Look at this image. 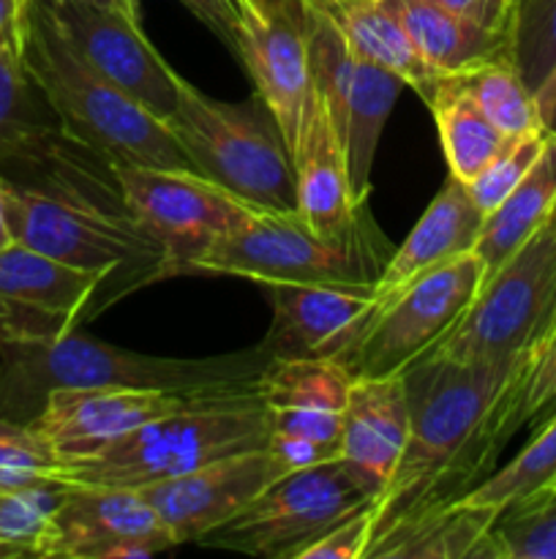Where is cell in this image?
Masks as SVG:
<instances>
[{"instance_id": "6da1fadb", "label": "cell", "mask_w": 556, "mask_h": 559, "mask_svg": "<svg viewBox=\"0 0 556 559\" xmlns=\"http://www.w3.org/2000/svg\"><path fill=\"white\" fill-rule=\"evenodd\" d=\"M527 353L488 364L420 358L403 371L409 437L396 469L371 506V544L450 508L483 484L518 431L516 382Z\"/></svg>"}, {"instance_id": "7a4b0ae2", "label": "cell", "mask_w": 556, "mask_h": 559, "mask_svg": "<svg viewBox=\"0 0 556 559\" xmlns=\"http://www.w3.org/2000/svg\"><path fill=\"white\" fill-rule=\"evenodd\" d=\"M270 355L262 344L216 358H158L96 342L80 328L52 342L0 344V415L31 424L55 388H140V391L229 396L254 391Z\"/></svg>"}, {"instance_id": "3957f363", "label": "cell", "mask_w": 556, "mask_h": 559, "mask_svg": "<svg viewBox=\"0 0 556 559\" xmlns=\"http://www.w3.org/2000/svg\"><path fill=\"white\" fill-rule=\"evenodd\" d=\"M22 69L60 123L118 167L194 169L164 120L80 58L44 0L27 3Z\"/></svg>"}, {"instance_id": "277c9868", "label": "cell", "mask_w": 556, "mask_h": 559, "mask_svg": "<svg viewBox=\"0 0 556 559\" xmlns=\"http://www.w3.org/2000/svg\"><path fill=\"white\" fill-rule=\"evenodd\" d=\"M267 437L270 415L254 388L161 415L87 456L63 462L58 484L145 489L223 456L265 448Z\"/></svg>"}, {"instance_id": "5b68a950", "label": "cell", "mask_w": 556, "mask_h": 559, "mask_svg": "<svg viewBox=\"0 0 556 559\" xmlns=\"http://www.w3.org/2000/svg\"><path fill=\"white\" fill-rule=\"evenodd\" d=\"M194 173L254 207L298 213L292 147L259 96L218 102L178 82V104L164 120Z\"/></svg>"}, {"instance_id": "8992f818", "label": "cell", "mask_w": 556, "mask_h": 559, "mask_svg": "<svg viewBox=\"0 0 556 559\" xmlns=\"http://www.w3.org/2000/svg\"><path fill=\"white\" fill-rule=\"evenodd\" d=\"M390 254L368 207L343 235L316 233L298 213L254 207L238 227L202 251L189 273L249 278L262 287L278 282L374 284Z\"/></svg>"}, {"instance_id": "52a82bcc", "label": "cell", "mask_w": 556, "mask_h": 559, "mask_svg": "<svg viewBox=\"0 0 556 559\" xmlns=\"http://www.w3.org/2000/svg\"><path fill=\"white\" fill-rule=\"evenodd\" d=\"M5 207L16 243L104 276L107 306L120 295L172 276L164 246L129 211L65 200L9 178Z\"/></svg>"}, {"instance_id": "ba28073f", "label": "cell", "mask_w": 556, "mask_h": 559, "mask_svg": "<svg viewBox=\"0 0 556 559\" xmlns=\"http://www.w3.org/2000/svg\"><path fill=\"white\" fill-rule=\"evenodd\" d=\"M556 322V205L532 238L483 282L456 325L423 358L488 364L532 353ZM418 364V360H414Z\"/></svg>"}, {"instance_id": "9c48e42d", "label": "cell", "mask_w": 556, "mask_h": 559, "mask_svg": "<svg viewBox=\"0 0 556 559\" xmlns=\"http://www.w3.org/2000/svg\"><path fill=\"white\" fill-rule=\"evenodd\" d=\"M483 282L485 265L474 251L420 273L396 293L376 298L333 360L354 380L403 374L456 325Z\"/></svg>"}, {"instance_id": "30bf717a", "label": "cell", "mask_w": 556, "mask_h": 559, "mask_svg": "<svg viewBox=\"0 0 556 559\" xmlns=\"http://www.w3.org/2000/svg\"><path fill=\"white\" fill-rule=\"evenodd\" d=\"M382 484L347 459L316 464L278 478L245 511L210 530L200 546L240 555L298 559L327 530L374 506Z\"/></svg>"}, {"instance_id": "8fae6325", "label": "cell", "mask_w": 556, "mask_h": 559, "mask_svg": "<svg viewBox=\"0 0 556 559\" xmlns=\"http://www.w3.org/2000/svg\"><path fill=\"white\" fill-rule=\"evenodd\" d=\"M114 173L125 211L164 246L172 276H185L202 251L254 211L194 169L118 167Z\"/></svg>"}, {"instance_id": "7c38bea8", "label": "cell", "mask_w": 556, "mask_h": 559, "mask_svg": "<svg viewBox=\"0 0 556 559\" xmlns=\"http://www.w3.org/2000/svg\"><path fill=\"white\" fill-rule=\"evenodd\" d=\"M104 276L11 243L0 251V344L52 342L107 309Z\"/></svg>"}, {"instance_id": "4fadbf2b", "label": "cell", "mask_w": 556, "mask_h": 559, "mask_svg": "<svg viewBox=\"0 0 556 559\" xmlns=\"http://www.w3.org/2000/svg\"><path fill=\"white\" fill-rule=\"evenodd\" d=\"M65 41L80 52L93 71L134 98L140 107L167 120L178 104V82L172 66L156 52L142 33L140 14L82 0H44Z\"/></svg>"}, {"instance_id": "5bb4252c", "label": "cell", "mask_w": 556, "mask_h": 559, "mask_svg": "<svg viewBox=\"0 0 556 559\" xmlns=\"http://www.w3.org/2000/svg\"><path fill=\"white\" fill-rule=\"evenodd\" d=\"M174 549L161 519L136 489L63 486L44 559H147Z\"/></svg>"}, {"instance_id": "9a60e30c", "label": "cell", "mask_w": 556, "mask_h": 559, "mask_svg": "<svg viewBox=\"0 0 556 559\" xmlns=\"http://www.w3.org/2000/svg\"><path fill=\"white\" fill-rule=\"evenodd\" d=\"M234 55L292 147L311 87L303 0H234Z\"/></svg>"}, {"instance_id": "2e32d148", "label": "cell", "mask_w": 556, "mask_h": 559, "mask_svg": "<svg viewBox=\"0 0 556 559\" xmlns=\"http://www.w3.org/2000/svg\"><path fill=\"white\" fill-rule=\"evenodd\" d=\"M287 469L265 448L234 453L178 478L136 489L161 519L174 546L200 544L210 530L221 527L270 489Z\"/></svg>"}, {"instance_id": "e0dca14e", "label": "cell", "mask_w": 556, "mask_h": 559, "mask_svg": "<svg viewBox=\"0 0 556 559\" xmlns=\"http://www.w3.org/2000/svg\"><path fill=\"white\" fill-rule=\"evenodd\" d=\"M207 399L221 396H189L140 388H55L27 426L63 464L87 456L161 415L194 407Z\"/></svg>"}, {"instance_id": "ac0fdd59", "label": "cell", "mask_w": 556, "mask_h": 559, "mask_svg": "<svg viewBox=\"0 0 556 559\" xmlns=\"http://www.w3.org/2000/svg\"><path fill=\"white\" fill-rule=\"evenodd\" d=\"M273 322L262 347L270 358H333L374 304V284L278 282L267 284Z\"/></svg>"}, {"instance_id": "d6986e66", "label": "cell", "mask_w": 556, "mask_h": 559, "mask_svg": "<svg viewBox=\"0 0 556 559\" xmlns=\"http://www.w3.org/2000/svg\"><path fill=\"white\" fill-rule=\"evenodd\" d=\"M298 216L322 235H343L363 216L349 183L347 147L319 87L311 82L292 142Z\"/></svg>"}, {"instance_id": "ffe728a7", "label": "cell", "mask_w": 556, "mask_h": 559, "mask_svg": "<svg viewBox=\"0 0 556 559\" xmlns=\"http://www.w3.org/2000/svg\"><path fill=\"white\" fill-rule=\"evenodd\" d=\"M483 222V211L469 197L467 183L450 175L407 240L392 249L385 271L374 282V300L396 293L420 273H428L467 251H474Z\"/></svg>"}, {"instance_id": "44dd1931", "label": "cell", "mask_w": 556, "mask_h": 559, "mask_svg": "<svg viewBox=\"0 0 556 559\" xmlns=\"http://www.w3.org/2000/svg\"><path fill=\"white\" fill-rule=\"evenodd\" d=\"M409 437L407 377H360L341 413V459L379 480L396 469Z\"/></svg>"}, {"instance_id": "7402d4cb", "label": "cell", "mask_w": 556, "mask_h": 559, "mask_svg": "<svg viewBox=\"0 0 556 559\" xmlns=\"http://www.w3.org/2000/svg\"><path fill=\"white\" fill-rule=\"evenodd\" d=\"M436 76L456 74L505 52V38L480 22L442 9L434 0H385Z\"/></svg>"}, {"instance_id": "603a6c76", "label": "cell", "mask_w": 556, "mask_h": 559, "mask_svg": "<svg viewBox=\"0 0 556 559\" xmlns=\"http://www.w3.org/2000/svg\"><path fill=\"white\" fill-rule=\"evenodd\" d=\"M556 205V134H548L543 153L521 183L485 216L474 254L483 260L485 278L516 254Z\"/></svg>"}, {"instance_id": "cb8c5ba5", "label": "cell", "mask_w": 556, "mask_h": 559, "mask_svg": "<svg viewBox=\"0 0 556 559\" xmlns=\"http://www.w3.org/2000/svg\"><path fill=\"white\" fill-rule=\"evenodd\" d=\"M401 91V76L371 63V60L358 58L347 107H343L341 123H338L343 147H347L349 183H352V194L358 202L368 200L371 169H374L376 151H379L382 131H385L387 118H390Z\"/></svg>"}, {"instance_id": "d4e9b609", "label": "cell", "mask_w": 556, "mask_h": 559, "mask_svg": "<svg viewBox=\"0 0 556 559\" xmlns=\"http://www.w3.org/2000/svg\"><path fill=\"white\" fill-rule=\"evenodd\" d=\"M496 516L452 502L450 508L382 535L365 559H494L491 530Z\"/></svg>"}, {"instance_id": "484cf974", "label": "cell", "mask_w": 556, "mask_h": 559, "mask_svg": "<svg viewBox=\"0 0 556 559\" xmlns=\"http://www.w3.org/2000/svg\"><path fill=\"white\" fill-rule=\"evenodd\" d=\"M532 431L529 445L507 467L494 469L458 502L491 513L499 522L501 516L532 511L556 497V413Z\"/></svg>"}, {"instance_id": "4316f807", "label": "cell", "mask_w": 556, "mask_h": 559, "mask_svg": "<svg viewBox=\"0 0 556 559\" xmlns=\"http://www.w3.org/2000/svg\"><path fill=\"white\" fill-rule=\"evenodd\" d=\"M330 9L336 20L341 22L343 33H347L358 58L371 60V63L392 71L423 102L428 98L436 74L420 58L407 27L401 25L396 11L385 0H352V3L330 5Z\"/></svg>"}, {"instance_id": "83f0119b", "label": "cell", "mask_w": 556, "mask_h": 559, "mask_svg": "<svg viewBox=\"0 0 556 559\" xmlns=\"http://www.w3.org/2000/svg\"><path fill=\"white\" fill-rule=\"evenodd\" d=\"M425 107L436 120L450 175H456L463 183H469L510 140L480 112L458 74L436 76L428 98H425Z\"/></svg>"}, {"instance_id": "f1b7e54d", "label": "cell", "mask_w": 556, "mask_h": 559, "mask_svg": "<svg viewBox=\"0 0 556 559\" xmlns=\"http://www.w3.org/2000/svg\"><path fill=\"white\" fill-rule=\"evenodd\" d=\"M20 55L0 49V173L36 156L63 131L58 115L33 102Z\"/></svg>"}, {"instance_id": "f546056e", "label": "cell", "mask_w": 556, "mask_h": 559, "mask_svg": "<svg viewBox=\"0 0 556 559\" xmlns=\"http://www.w3.org/2000/svg\"><path fill=\"white\" fill-rule=\"evenodd\" d=\"M354 377L333 358H270L256 380L267 409H333L343 413Z\"/></svg>"}, {"instance_id": "4dcf8cb0", "label": "cell", "mask_w": 556, "mask_h": 559, "mask_svg": "<svg viewBox=\"0 0 556 559\" xmlns=\"http://www.w3.org/2000/svg\"><path fill=\"white\" fill-rule=\"evenodd\" d=\"M461 85L480 107V112L494 123L505 136H521L540 126L534 93L516 71L507 55H494L469 69L456 71Z\"/></svg>"}, {"instance_id": "1f68e13d", "label": "cell", "mask_w": 556, "mask_h": 559, "mask_svg": "<svg viewBox=\"0 0 556 559\" xmlns=\"http://www.w3.org/2000/svg\"><path fill=\"white\" fill-rule=\"evenodd\" d=\"M505 52L529 91H537L556 66V0H510Z\"/></svg>"}, {"instance_id": "d6a6232c", "label": "cell", "mask_w": 556, "mask_h": 559, "mask_svg": "<svg viewBox=\"0 0 556 559\" xmlns=\"http://www.w3.org/2000/svg\"><path fill=\"white\" fill-rule=\"evenodd\" d=\"M63 484L0 489V559L38 557Z\"/></svg>"}, {"instance_id": "836d02e7", "label": "cell", "mask_w": 556, "mask_h": 559, "mask_svg": "<svg viewBox=\"0 0 556 559\" xmlns=\"http://www.w3.org/2000/svg\"><path fill=\"white\" fill-rule=\"evenodd\" d=\"M545 140H548V131L537 129L529 131V134L510 136L505 142L499 153L474 175L467 183L469 197L474 200V205L483 211V216H488L512 189L523 180V175L534 167L537 156L543 153Z\"/></svg>"}, {"instance_id": "e575fe53", "label": "cell", "mask_w": 556, "mask_h": 559, "mask_svg": "<svg viewBox=\"0 0 556 559\" xmlns=\"http://www.w3.org/2000/svg\"><path fill=\"white\" fill-rule=\"evenodd\" d=\"M60 462L27 424L0 415V486L58 484Z\"/></svg>"}, {"instance_id": "d590c367", "label": "cell", "mask_w": 556, "mask_h": 559, "mask_svg": "<svg viewBox=\"0 0 556 559\" xmlns=\"http://www.w3.org/2000/svg\"><path fill=\"white\" fill-rule=\"evenodd\" d=\"M494 559H556V497L532 511L501 516L491 530Z\"/></svg>"}, {"instance_id": "8d00e7d4", "label": "cell", "mask_w": 556, "mask_h": 559, "mask_svg": "<svg viewBox=\"0 0 556 559\" xmlns=\"http://www.w3.org/2000/svg\"><path fill=\"white\" fill-rule=\"evenodd\" d=\"M556 413V338L548 347L529 355L516 385V420L518 429H537L545 418Z\"/></svg>"}, {"instance_id": "74e56055", "label": "cell", "mask_w": 556, "mask_h": 559, "mask_svg": "<svg viewBox=\"0 0 556 559\" xmlns=\"http://www.w3.org/2000/svg\"><path fill=\"white\" fill-rule=\"evenodd\" d=\"M371 535H374V516L368 506L327 530L319 540L305 546L298 559H365Z\"/></svg>"}, {"instance_id": "f35d334b", "label": "cell", "mask_w": 556, "mask_h": 559, "mask_svg": "<svg viewBox=\"0 0 556 559\" xmlns=\"http://www.w3.org/2000/svg\"><path fill=\"white\" fill-rule=\"evenodd\" d=\"M270 431L341 448V413L333 409H267Z\"/></svg>"}, {"instance_id": "ab89813d", "label": "cell", "mask_w": 556, "mask_h": 559, "mask_svg": "<svg viewBox=\"0 0 556 559\" xmlns=\"http://www.w3.org/2000/svg\"><path fill=\"white\" fill-rule=\"evenodd\" d=\"M267 451L278 459V464L287 469V475L341 456V448L338 445H322V442L303 440V437L292 435H276V431H270V437H267Z\"/></svg>"}, {"instance_id": "60d3db41", "label": "cell", "mask_w": 556, "mask_h": 559, "mask_svg": "<svg viewBox=\"0 0 556 559\" xmlns=\"http://www.w3.org/2000/svg\"><path fill=\"white\" fill-rule=\"evenodd\" d=\"M213 36L234 52V27H238V5L234 0H180Z\"/></svg>"}, {"instance_id": "b9f144b4", "label": "cell", "mask_w": 556, "mask_h": 559, "mask_svg": "<svg viewBox=\"0 0 556 559\" xmlns=\"http://www.w3.org/2000/svg\"><path fill=\"white\" fill-rule=\"evenodd\" d=\"M31 0H0V49L22 55Z\"/></svg>"}, {"instance_id": "7bdbcfd3", "label": "cell", "mask_w": 556, "mask_h": 559, "mask_svg": "<svg viewBox=\"0 0 556 559\" xmlns=\"http://www.w3.org/2000/svg\"><path fill=\"white\" fill-rule=\"evenodd\" d=\"M534 104H537L540 126L548 134H556V66L551 69V74L545 76L543 85L534 91Z\"/></svg>"}, {"instance_id": "ee69618b", "label": "cell", "mask_w": 556, "mask_h": 559, "mask_svg": "<svg viewBox=\"0 0 556 559\" xmlns=\"http://www.w3.org/2000/svg\"><path fill=\"white\" fill-rule=\"evenodd\" d=\"M434 3H439L442 9L452 11V14L458 16H467V20H474L480 22V25L488 27V31H494L488 16V0H434Z\"/></svg>"}, {"instance_id": "f6af8a7d", "label": "cell", "mask_w": 556, "mask_h": 559, "mask_svg": "<svg viewBox=\"0 0 556 559\" xmlns=\"http://www.w3.org/2000/svg\"><path fill=\"white\" fill-rule=\"evenodd\" d=\"M14 243V235H11V224H9V207H5V178L0 173V251L9 249Z\"/></svg>"}, {"instance_id": "bcb514c9", "label": "cell", "mask_w": 556, "mask_h": 559, "mask_svg": "<svg viewBox=\"0 0 556 559\" xmlns=\"http://www.w3.org/2000/svg\"><path fill=\"white\" fill-rule=\"evenodd\" d=\"M507 11H510V0H488V16H491V27L505 38V27H507Z\"/></svg>"}, {"instance_id": "7dc6e473", "label": "cell", "mask_w": 556, "mask_h": 559, "mask_svg": "<svg viewBox=\"0 0 556 559\" xmlns=\"http://www.w3.org/2000/svg\"><path fill=\"white\" fill-rule=\"evenodd\" d=\"M82 3H96V5H107V9H120V11H131V14H140V3H136V0H82Z\"/></svg>"}, {"instance_id": "c3c4849f", "label": "cell", "mask_w": 556, "mask_h": 559, "mask_svg": "<svg viewBox=\"0 0 556 559\" xmlns=\"http://www.w3.org/2000/svg\"><path fill=\"white\" fill-rule=\"evenodd\" d=\"M554 338H556V322H554V328H551V333H548V338H545V342H543V344H540V347H537V349H543V347H548V344H551V342H554ZM537 349H532V353H529V355H534V353H537Z\"/></svg>"}, {"instance_id": "681fc988", "label": "cell", "mask_w": 556, "mask_h": 559, "mask_svg": "<svg viewBox=\"0 0 556 559\" xmlns=\"http://www.w3.org/2000/svg\"><path fill=\"white\" fill-rule=\"evenodd\" d=\"M311 3H325V5H343V3H352V0H311Z\"/></svg>"}, {"instance_id": "f907efd6", "label": "cell", "mask_w": 556, "mask_h": 559, "mask_svg": "<svg viewBox=\"0 0 556 559\" xmlns=\"http://www.w3.org/2000/svg\"><path fill=\"white\" fill-rule=\"evenodd\" d=\"M0 489H3V486H0Z\"/></svg>"}]
</instances>
